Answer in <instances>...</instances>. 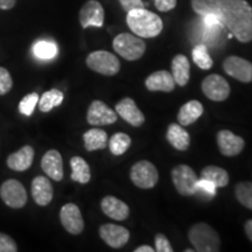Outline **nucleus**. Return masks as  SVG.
Returning <instances> with one entry per match:
<instances>
[{
    "label": "nucleus",
    "instance_id": "nucleus-4",
    "mask_svg": "<svg viewBox=\"0 0 252 252\" xmlns=\"http://www.w3.org/2000/svg\"><path fill=\"white\" fill-rule=\"evenodd\" d=\"M115 52L127 61H137L143 58L146 45L141 37L130 33H121L112 41Z\"/></svg>",
    "mask_w": 252,
    "mask_h": 252
},
{
    "label": "nucleus",
    "instance_id": "nucleus-41",
    "mask_svg": "<svg viewBox=\"0 0 252 252\" xmlns=\"http://www.w3.org/2000/svg\"><path fill=\"white\" fill-rule=\"evenodd\" d=\"M244 230H245V234L248 236V238L252 242V220H247V223H245L244 225Z\"/></svg>",
    "mask_w": 252,
    "mask_h": 252
},
{
    "label": "nucleus",
    "instance_id": "nucleus-16",
    "mask_svg": "<svg viewBox=\"0 0 252 252\" xmlns=\"http://www.w3.org/2000/svg\"><path fill=\"white\" fill-rule=\"evenodd\" d=\"M115 109L119 117H122L125 122H127L134 127H139L145 123L144 113L140 111L134 100L130 97H125V98L119 100L116 104Z\"/></svg>",
    "mask_w": 252,
    "mask_h": 252
},
{
    "label": "nucleus",
    "instance_id": "nucleus-34",
    "mask_svg": "<svg viewBox=\"0 0 252 252\" xmlns=\"http://www.w3.org/2000/svg\"><path fill=\"white\" fill-rule=\"evenodd\" d=\"M13 87V81L9 71L6 68L0 67V96H4Z\"/></svg>",
    "mask_w": 252,
    "mask_h": 252
},
{
    "label": "nucleus",
    "instance_id": "nucleus-32",
    "mask_svg": "<svg viewBox=\"0 0 252 252\" xmlns=\"http://www.w3.org/2000/svg\"><path fill=\"white\" fill-rule=\"evenodd\" d=\"M235 195L242 206L252 210V182H238L235 187Z\"/></svg>",
    "mask_w": 252,
    "mask_h": 252
},
{
    "label": "nucleus",
    "instance_id": "nucleus-38",
    "mask_svg": "<svg viewBox=\"0 0 252 252\" xmlns=\"http://www.w3.org/2000/svg\"><path fill=\"white\" fill-rule=\"evenodd\" d=\"M154 5L158 11L160 12H169L172 9L175 8L178 1L176 0H153Z\"/></svg>",
    "mask_w": 252,
    "mask_h": 252
},
{
    "label": "nucleus",
    "instance_id": "nucleus-14",
    "mask_svg": "<svg viewBox=\"0 0 252 252\" xmlns=\"http://www.w3.org/2000/svg\"><path fill=\"white\" fill-rule=\"evenodd\" d=\"M80 24L82 28L94 26L102 27L104 24V8L97 0H88L80 11Z\"/></svg>",
    "mask_w": 252,
    "mask_h": 252
},
{
    "label": "nucleus",
    "instance_id": "nucleus-42",
    "mask_svg": "<svg viewBox=\"0 0 252 252\" xmlns=\"http://www.w3.org/2000/svg\"><path fill=\"white\" fill-rule=\"evenodd\" d=\"M154 251H156V249L150 247V245H140V247H138L134 250V252H154Z\"/></svg>",
    "mask_w": 252,
    "mask_h": 252
},
{
    "label": "nucleus",
    "instance_id": "nucleus-23",
    "mask_svg": "<svg viewBox=\"0 0 252 252\" xmlns=\"http://www.w3.org/2000/svg\"><path fill=\"white\" fill-rule=\"evenodd\" d=\"M172 76L175 83L180 87H186L190 77V64L187 56L178 54L172 60Z\"/></svg>",
    "mask_w": 252,
    "mask_h": 252
},
{
    "label": "nucleus",
    "instance_id": "nucleus-33",
    "mask_svg": "<svg viewBox=\"0 0 252 252\" xmlns=\"http://www.w3.org/2000/svg\"><path fill=\"white\" fill-rule=\"evenodd\" d=\"M39 94L36 93L28 94L21 99V102L19 103V112L21 115L26 116V117H31L33 115L34 110H35L36 104L39 103Z\"/></svg>",
    "mask_w": 252,
    "mask_h": 252
},
{
    "label": "nucleus",
    "instance_id": "nucleus-10",
    "mask_svg": "<svg viewBox=\"0 0 252 252\" xmlns=\"http://www.w3.org/2000/svg\"><path fill=\"white\" fill-rule=\"evenodd\" d=\"M223 70L229 76L243 83L252 82V63L248 60L239 58V56H228L223 61Z\"/></svg>",
    "mask_w": 252,
    "mask_h": 252
},
{
    "label": "nucleus",
    "instance_id": "nucleus-36",
    "mask_svg": "<svg viewBox=\"0 0 252 252\" xmlns=\"http://www.w3.org/2000/svg\"><path fill=\"white\" fill-rule=\"evenodd\" d=\"M18 245L11 236L0 232V252H17Z\"/></svg>",
    "mask_w": 252,
    "mask_h": 252
},
{
    "label": "nucleus",
    "instance_id": "nucleus-28",
    "mask_svg": "<svg viewBox=\"0 0 252 252\" xmlns=\"http://www.w3.org/2000/svg\"><path fill=\"white\" fill-rule=\"evenodd\" d=\"M64 98V94L59 89H52L46 91L39 98V109L42 112H49L56 106L61 105Z\"/></svg>",
    "mask_w": 252,
    "mask_h": 252
},
{
    "label": "nucleus",
    "instance_id": "nucleus-9",
    "mask_svg": "<svg viewBox=\"0 0 252 252\" xmlns=\"http://www.w3.org/2000/svg\"><path fill=\"white\" fill-rule=\"evenodd\" d=\"M202 91L204 96L214 102H223L229 97L230 86L228 81L220 75L212 74L202 82Z\"/></svg>",
    "mask_w": 252,
    "mask_h": 252
},
{
    "label": "nucleus",
    "instance_id": "nucleus-19",
    "mask_svg": "<svg viewBox=\"0 0 252 252\" xmlns=\"http://www.w3.org/2000/svg\"><path fill=\"white\" fill-rule=\"evenodd\" d=\"M102 212L115 220H125L130 216V208L124 201L115 196H105L100 202Z\"/></svg>",
    "mask_w": 252,
    "mask_h": 252
},
{
    "label": "nucleus",
    "instance_id": "nucleus-25",
    "mask_svg": "<svg viewBox=\"0 0 252 252\" xmlns=\"http://www.w3.org/2000/svg\"><path fill=\"white\" fill-rule=\"evenodd\" d=\"M84 147L88 152L103 150L108 146V134L100 128H90L83 134Z\"/></svg>",
    "mask_w": 252,
    "mask_h": 252
},
{
    "label": "nucleus",
    "instance_id": "nucleus-39",
    "mask_svg": "<svg viewBox=\"0 0 252 252\" xmlns=\"http://www.w3.org/2000/svg\"><path fill=\"white\" fill-rule=\"evenodd\" d=\"M119 2H121L122 7L125 12H130L135 8L145 7L143 0H119Z\"/></svg>",
    "mask_w": 252,
    "mask_h": 252
},
{
    "label": "nucleus",
    "instance_id": "nucleus-17",
    "mask_svg": "<svg viewBox=\"0 0 252 252\" xmlns=\"http://www.w3.org/2000/svg\"><path fill=\"white\" fill-rule=\"evenodd\" d=\"M32 196L36 204L46 207L52 202L54 189L46 176H36L32 181Z\"/></svg>",
    "mask_w": 252,
    "mask_h": 252
},
{
    "label": "nucleus",
    "instance_id": "nucleus-21",
    "mask_svg": "<svg viewBox=\"0 0 252 252\" xmlns=\"http://www.w3.org/2000/svg\"><path fill=\"white\" fill-rule=\"evenodd\" d=\"M34 149L30 145H26L23 149L17 152L9 154L7 158V166L12 171L15 172H25L31 168L32 163L34 160Z\"/></svg>",
    "mask_w": 252,
    "mask_h": 252
},
{
    "label": "nucleus",
    "instance_id": "nucleus-8",
    "mask_svg": "<svg viewBox=\"0 0 252 252\" xmlns=\"http://www.w3.org/2000/svg\"><path fill=\"white\" fill-rule=\"evenodd\" d=\"M0 196L6 206L20 209L27 203V191L24 185L15 179L6 180L0 187Z\"/></svg>",
    "mask_w": 252,
    "mask_h": 252
},
{
    "label": "nucleus",
    "instance_id": "nucleus-40",
    "mask_svg": "<svg viewBox=\"0 0 252 252\" xmlns=\"http://www.w3.org/2000/svg\"><path fill=\"white\" fill-rule=\"evenodd\" d=\"M17 0H0V9H11L14 7Z\"/></svg>",
    "mask_w": 252,
    "mask_h": 252
},
{
    "label": "nucleus",
    "instance_id": "nucleus-27",
    "mask_svg": "<svg viewBox=\"0 0 252 252\" xmlns=\"http://www.w3.org/2000/svg\"><path fill=\"white\" fill-rule=\"evenodd\" d=\"M201 179L210 181L216 188H223L229 184V174L225 169L219 166L209 165L204 167L201 172Z\"/></svg>",
    "mask_w": 252,
    "mask_h": 252
},
{
    "label": "nucleus",
    "instance_id": "nucleus-12",
    "mask_svg": "<svg viewBox=\"0 0 252 252\" xmlns=\"http://www.w3.org/2000/svg\"><path fill=\"white\" fill-rule=\"evenodd\" d=\"M60 220L69 234L80 235L84 230V220L80 208L74 203H67L61 208Z\"/></svg>",
    "mask_w": 252,
    "mask_h": 252
},
{
    "label": "nucleus",
    "instance_id": "nucleus-37",
    "mask_svg": "<svg viewBox=\"0 0 252 252\" xmlns=\"http://www.w3.org/2000/svg\"><path fill=\"white\" fill-rule=\"evenodd\" d=\"M154 243H156V251L158 252H173L174 249L172 248L169 243L168 238L163 234H157L154 238Z\"/></svg>",
    "mask_w": 252,
    "mask_h": 252
},
{
    "label": "nucleus",
    "instance_id": "nucleus-20",
    "mask_svg": "<svg viewBox=\"0 0 252 252\" xmlns=\"http://www.w3.org/2000/svg\"><path fill=\"white\" fill-rule=\"evenodd\" d=\"M175 81L172 74L166 70H158L150 75L145 81V87L150 91L172 93L175 89Z\"/></svg>",
    "mask_w": 252,
    "mask_h": 252
},
{
    "label": "nucleus",
    "instance_id": "nucleus-31",
    "mask_svg": "<svg viewBox=\"0 0 252 252\" xmlns=\"http://www.w3.org/2000/svg\"><path fill=\"white\" fill-rule=\"evenodd\" d=\"M58 46L53 41L41 40L33 46V53L40 60H52L58 55Z\"/></svg>",
    "mask_w": 252,
    "mask_h": 252
},
{
    "label": "nucleus",
    "instance_id": "nucleus-22",
    "mask_svg": "<svg viewBox=\"0 0 252 252\" xmlns=\"http://www.w3.org/2000/svg\"><path fill=\"white\" fill-rule=\"evenodd\" d=\"M166 138L175 150L181 151V152L187 151L189 145H190V135L182 127V125L175 124V123L168 126Z\"/></svg>",
    "mask_w": 252,
    "mask_h": 252
},
{
    "label": "nucleus",
    "instance_id": "nucleus-18",
    "mask_svg": "<svg viewBox=\"0 0 252 252\" xmlns=\"http://www.w3.org/2000/svg\"><path fill=\"white\" fill-rule=\"evenodd\" d=\"M41 168L55 181H61L63 179V160L59 151L50 150L46 152L41 159Z\"/></svg>",
    "mask_w": 252,
    "mask_h": 252
},
{
    "label": "nucleus",
    "instance_id": "nucleus-24",
    "mask_svg": "<svg viewBox=\"0 0 252 252\" xmlns=\"http://www.w3.org/2000/svg\"><path fill=\"white\" fill-rule=\"evenodd\" d=\"M203 115V105L198 100H189L181 106L178 113L179 124L188 126L194 124Z\"/></svg>",
    "mask_w": 252,
    "mask_h": 252
},
{
    "label": "nucleus",
    "instance_id": "nucleus-5",
    "mask_svg": "<svg viewBox=\"0 0 252 252\" xmlns=\"http://www.w3.org/2000/svg\"><path fill=\"white\" fill-rule=\"evenodd\" d=\"M86 62L91 70L104 76H115L121 70V62L117 56L106 50H96L90 53Z\"/></svg>",
    "mask_w": 252,
    "mask_h": 252
},
{
    "label": "nucleus",
    "instance_id": "nucleus-26",
    "mask_svg": "<svg viewBox=\"0 0 252 252\" xmlns=\"http://www.w3.org/2000/svg\"><path fill=\"white\" fill-rule=\"evenodd\" d=\"M71 180L78 184L86 185L91 179V171L88 162L81 157H72L70 159Z\"/></svg>",
    "mask_w": 252,
    "mask_h": 252
},
{
    "label": "nucleus",
    "instance_id": "nucleus-29",
    "mask_svg": "<svg viewBox=\"0 0 252 252\" xmlns=\"http://www.w3.org/2000/svg\"><path fill=\"white\" fill-rule=\"evenodd\" d=\"M131 144L132 140L130 135L118 132V133L112 135L108 145L113 156H122V154H124L126 151L130 149Z\"/></svg>",
    "mask_w": 252,
    "mask_h": 252
},
{
    "label": "nucleus",
    "instance_id": "nucleus-13",
    "mask_svg": "<svg viewBox=\"0 0 252 252\" xmlns=\"http://www.w3.org/2000/svg\"><path fill=\"white\" fill-rule=\"evenodd\" d=\"M99 236L110 248L119 249L128 242L130 231L122 225L106 223L99 226Z\"/></svg>",
    "mask_w": 252,
    "mask_h": 252
},
{
    "label": "nucleus",
    "instance_id": "nucleus-35",
    "mask_svg": "<svg viewBox=\"0 0 252 252\" xmlns=\"http://www.w3.org/2000/svg\"><path fill=\"white\" fill-rule=\"evenodd\" d=\"M216 187L215 185L212 184L210 181L204 180V179H201V180L197 181V187H196V194L198 193L200 195H203L204 197H213L215 196L216 194Z\"/></svg>",
    "mask_w": 252,
    "mask_h": 252
},
{
    "label": "nucleus",
    "instance_id": "nucleus-1",
    "mask_svg": "<svg viewBox=\"0 0 252 252\" xmlns=\"http://www.w3.org/2000/svg\"><path fill=\"white\" fill-rule=\"evenodd\" d=\"M194 12L213 15L239 42L252 41V7L247 0H191Z\"/></svg>",
    "mask_w": 252,
    "mask_h": 252
},
{
    "label": "nucleus",
    "instance_id": "nucleus-2",
    "mask_svg": "<svg viewBox=\"0 0 252 252\" xmlns=\"http://www.w3.org/2000/svg\"><path fill=\"white\" fill-rule=\"evenodd\" d=\"M126 24L134 35L151 39L156 37L161 33L163 24L161 18L153 12L147 11L146 8H135L127 12Z\"/></svg>",
    "mask_w": 252,
    "mask_h": 252
},
{
    "label": "nucleus",
    "instance_id": "nucleus-6",
    "mask_svg": "<svg viewBox=\"0 0 252 252\" xmlns=\"http://www.w3.org/2000/svg\"><path fill=\"white\" fill-rule=\"evenodd\" d=\"M172 180L178 193L182 196H193L196 194L197 174L188 165H178L172 169Z\"/></svg>",
    "mask_w": 252,
    "mask_h": 252
},
{
    "label": "nucleus",
    "instance_id": "nucleus-11",
    "mask_svg": "<svg viewBox=\"0 0 252 252\" xmlns=\"http://www.w3.org/2000/svg\"><path fill=\"white\" fill-rule=\"evenodd\" d=\"M117 112L113 111L111 108H109L102 100H94L90 104L89 109H88L87 121L93 126L111 125L113 123L117 122Z\"/></svg>",
    "mask_w": 252,
    "mask_h": 252
},
{
    "label": "nucleus",
    "instance_id": "nucleus-3",
    "mask_svg": "<svg viewBox=\"0 0 252 252\" xmlns=\"http://www.w3.org/2000/svg\"><path fill=\"white\" fill-rule=\"evenodd\" d=\"M189 242L193 244L195 251L217 252L220 251V239L216 230L207 223H196L188 230Z\"/></svg>",
    "mask_w": 252,
    "mask_h": 252
},
{
    "label": "nucleus",
    "instance_id": "nucleus-7",
    "mask_svg": "<svg viewBox=\"0 0 252 252\" xmlns=\"http://www.w3.org/2000/svg\"><path fill=\"white\" fill-rule=\"evenodd\" d=\"M130 178L137 187L141 189H152L159 181V172L152 162L141 160L132 166Z\"/></svg>",
    "mask_w": 252,
    "mask_h": 252
},
{
    "label": "nucleus",
    "instance_id": "nucleus-30",
    "mask_svg": "<svg viewBox=\"0 0 252 252\" xmlns=\"http://www.w3.org/2000/svg\"><path fill=\"white\" fill-rule=\"evenodd\" d=\"M191 55H193L194 63L198 68L208 70V69L213 67L214 61L209 52H208V47L204 43H198V45L195 46L193 52H191Z\"/></svg>",
    "mask_w": 252,
    "mask_h": 252
},
{
    "label": "nucleus",
    "instance_id": "nucleus-15",
    "mask_svg": "<svg viewBox=\"0 0 252 252\" xmlns=\"http://www.w3.org/2000/svg\"><path fill=\"white\" fill-rule=\"evenodd\" d=\"M220 152L224 157H236L242 152L245 141L242 137L236 135L229 130H220L216 137Z\"/></svg>",
    "mask_w": 252,
    "mask_h": 252
}]
</instances>
